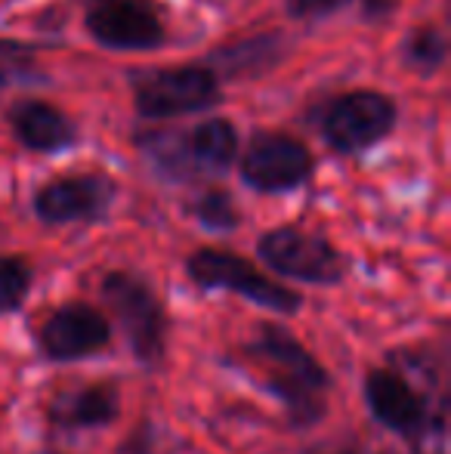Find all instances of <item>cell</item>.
<instances>
[{"instance_id": "cell-23", "label": "cell", "mask_w": 451, "mask_h": 454, "mask_svg": "<svg viewBox=\"0 0 451 454\" xmlns=\"http://www.w3.org/2000/svg\"><path fill=\"white\" fill-rule=\"evenodd\" d=\"M35 454H62V451H56V449H43V451H35Z\"/></svg>"}, {"instance_id": "cell-20", "label": "cell", "mask_w": 451, "mask_h": 454, "mask_svg": "<svg viewBox=\"0 0 451 454\" xmlns=\"http://www.w3.org/2000/svg\"><path fill=\"white\" fill-rule=\"evenodd\" d=\"M12 81H41V72H37L35 62V47L22 41H4L0 37V96L10 90Z\"/></svg>"}, {"instance_id": "cell-5", "label": "cell", "mask_w": 451, "mask_h": 454, "mask_svg": "<svg viewBox=\"0 0 451 454\" xmlns=\"http://www.w3.org/2000/svg\"><path fill=\"white\" fill-rule=\"evenodd\" d=\"M186 275L198 291L235 294V297L247 300L266 312H276L282 318H291L303 309L300 291L282 285V278H272L253 260L226 251V247H195L186 257Z\"/></svg>"}, {"instance_id": "cell-4", "label": "cell", "mask_w": 451, "mask_h": 454, "mask_svg": "<svg viewBox=\"0 0 451 454\" xmlns=\"http://www.w3.org/2000/svg\"><path fill=\"white\" fill-rule=\"evenodd\" d=\"M133 112L145 124H167L189 114H205L223 102V81L205 62L139 68L127 74Z\"/></svg>"}, {"instance_id": "cell-25", "label": "cell", "mask_w": 451, "mask_h": 454, "mask_svg": "<svg viewBox=\"0 0 451 454\" xmlns=\"http://www.w3.org/2000/svg\"><path fill=\"white\" fill-rule=\"evenodd\" d=\"M377 454H396V451H377Z\"/></svg>"}, {"instance_id": "cell-10", "label": "cell", "mask_w": 451, "mask_h": 454, "mask_svg": "<svg viewBox=\"0 0 451 454\" xmlns=\"http://www.w3.org/2000/svg\"><path fill=\"white\" fill-rule=\"evenodd\" d=\"M114 201H118V183L109 174L84 170L43 183L31 198V214L43 226H93L112 214Z\"/></svg>"}, {"instance_id": "cell-6", "label": "cell", "mask_w": 451, "mask_h": 454, "mask_svg": "<svg viewBox=\"0 0 451 454\" xmlns=\"http://www.w3.org/2000/svg\"><path fill=\"white\" fill-rule=\"evenodd\" d=\"M399 124V102L384 90L355 87L322 102L315 130L322 143L338 155H365L368 149L393 137Z\"/></svg>"}, {"instance_id": "cell-18", "label": "cell", "mask_w": 451, "mask_h": 454, "mask_svg": "<svg viewBox=\"0 0 451 454\" xmlns=\"http://www.w3.org/2000/svg\"><path fill=\"white\" fill-rule=\"evenodd\" d=\"M186 214L198 223L207 232H235L241 226V210L238 201L232 198V192L223 189V185H207V189H198L192 198L186 201Z\"/></svg>"}, {"instance_id": "cell-8", "label": "cell", "mask_w": 451, "mask_h": 454, "mask_svg": "<svg viewBox=\"0 0 451 454\" xmlns=\"http://www.w3.org/2000/svg\"><path fill=\"white\" fill-rule=\"evenodd\" d=\"M315 174V155L303 139L284 130H253L238 152V176L260 195H288Z\"/></svg>"}, {"instance_id": "cell-2", "label": "cell", "mask_w": 451, "mask_h": 454, "mask_svg": "<svg viewBox=\"0 0 451 454\" xmlns=\"http://www.w3.org/2000/svg\"><path fill=\"white\" fill-rule=\"evenodd\" d=\"M362 399L374 424L405 439L417 454H446L448 399H430L396 364H374L362 380Z\"/></svg>"}, {"instance_id": "cell-7", "label": "cell", "mask_w": 451, "mask_h": 454, "mask_svg": "<svg viewBox=\"0 0 451 454\" xmlns=\"http://www.w3.org/2000/svg\"><path fill=\"white\" fill-rule=\"evenodd\" d=\"M257 260L282 281L338 287L349 275V257L328 235L303 226H276L257 239Z\"/></svg>"}, {"instance_id": "cell-15", "label": "cell", "mask_w": 451, "mask_h": 454, "mask_svg": "<svg viewBox=\"0 0 451 454\" xmlns=\"http://www.w3.org/2000/svg\"><path fill=\"white\" fill-rule=\"evenodd\" d=\"M186 152L192 161L195 180H220L235 168L241 152L238 127L229 118H205L186 130Z\"/></svg>"}, {"instance_id": "cell-3", "label": "cell", "mask_w": 451, "mask_h": 454, "mask_svg": "<svg viewBox=\"0 0 451 454\" xmlns=\"http://www.w3.org/2000/svg\"><path fill=\"white\" fill-rule=\"evenodd\" d=\"M99 300L121 328L139 368L155 371L167 359L170 316L158 287L136 270H112L99 281Z\"/></svg>"}, {"instance_id": "cell-19", "label": "cell", "mask_w": 451, "mask_h": 454, "mask_svg": "<svg viewBox=\"0 0 451 454\" xmlns=\"http://www.w3.org/2000/svg\"><path fill=\"white\" fill-rule=\"evenodd\" d=\"M31 285H35V270L28 260L16 254H0V318L22 309Z\"/></svg>"}, {"instance_id": "cell-14", "label": "cell", "mask_w": 451, "mask_h": 454, "mask_svg": "<svg viewBox=\"0 0 451 454\" xmlns=\"http://www.w3.org/2000/svg\"><path fill=\"white\" fill-rule=\"evenodd\" d=\"M284 56H288V37L282 31H260L217 47L205 66L220 81H260L276 72Z\"/></svg>"}, {"instance_id": "cell-24", "label": "cell", "mask_w": 451, "mask_h": 454, "mask_svg": "<svg viewBox=\"0 0 451 454\" xmlns=\"http://www.w3.org/2000/svg\"><path fill=\"white\" fill-rule=\"evenodd\" d=\"M338 454H359V449H346V451H338Z\"/></svg>"}, {"instance_id": "cell-22", "label": "cell", "mask_w": 451, "mask_h": 454, "mask_svg": "<svg viewBox=\"0 0 451 454\" xmlns=\"http://www.w3.org/2000/svg\"><path fill=\"white\" fill-rule=\"evenodd\" d=\"M399 6H402V0H359L362 19L371 22V25L390 22V19L396 16Z\"/></svg>"}, {"instance_id": "cell-13", "label": "cell", "mask_w": 451, "mask_h": 454, "mask_svg": "<svg viewBox=\"0 0 451 454\" xmlns=\"http://www.w3.org/2000/svg\"><path fill=\"white\" fill-rule=\"evenodd\" d=\"M121 387L114 380H90L84 387L56 393L47 405V424L56 433L105 430L121 418Z\"/></svg>"}, {"instance_id": "cell-1", "label": "cell", "mask_w": 451, "mask_h": 454, "mask_svg": "<svg viewBox=\"0 0 451 454\" xmlns=\"http://www.w3.org/2000/svg\"><path fill=\"white\" fill-rule=\"evenodd\" d=\"M245 356L260 371L266 393L276 395L284 408L288 427L313 430L328 418V395L334 380L291 328L269 318L257 322L251 340L245 343Z\"/></svg>"}, {"instance_id": "cell-16", "label": "cell", "mask_w": 451, "mask_h": 454, "mask_svg": "<svg viewBox=\"0 0 451 454\" xmlns=\"http://www.w3.org/2000/svg\"><path fill=\"white\" fill-rule=\"evenodd\" d=\"M133 145L164 183H198L186 152V130L180 127H145L133 137Z\"/></svg>"}, {"instance_id": "cell-12", "label": "cell", "mask_w": 451, "mask_h": 454, "mask_svg": "<svg viewBox=\"0 0 451 454\" xmlns=\"http://www.w3.org/2000/svg\"><path fill=\"white\" fill-rule=\"evenodd\" d=\"M6 127L25 152L35 155H62L81 143V127L56 102L41 96H19L4 114Z\"/></svg>"}, {"instance_id": "cell-17", "label": "cell", "mask_w": 451, "mask_h": 454, "mask_svg": "<svg viewBox=\"0 0 451 454\" xmlns=\"http://www.w3.org/2000/svg\"><path fill=\"white\" fill-rule=\"evenodd\" d=\"M399 62L417 78H433L448 62V37L439 25H415L399 43Z\"/></svg>"}, {"instance_id": "cell-11", "label": "cell", "mask_w": 451, "mask_h": 454, "mask_svg": "<svg viewBox=\"0 0 451 454\" xmlns=\"http://www.w3.org/2000/svg\"><path fill=\"white\" fill-rule=\"evenodd\" d=\"M112 318L99 306L72 300L50 312L37 328V349L47 362L72 364L105 353L112 347Z\"/></svg>"}, {"instance_id": "cell-9", "label": "cell", "mask_w": 451, "mask_h": 454, "mask_svg": "<svg viewBox=\"0 0 451 454\" xmlns=\"http://www.w3.org/2000/svg\"><path fill=\"white\" fill-rule=\"evenodd\" d=\"M84 28L109 53H155L167 43L158 0H87Z\"/></svg>"}, {"instance_id": "cell-21", "label": "cell", "mask_w": 451, "mask_h": 454, "mask_svg": "<svg viewBox=\"0 0 451 454\" xmlns=\"http://www.w3.org/2000/svg\"><path fill=\"white\" fill-rule=\"evenodd\" d=\"M349 4L353 0H284L288 16L297 19V22H319V19L338 16Z\"/></svg>"}]
</instances>
